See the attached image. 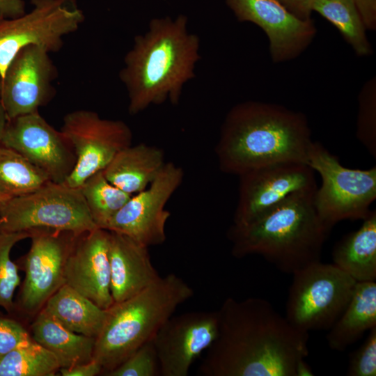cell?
<instances>
[{"label":"cell","instance_id":"6da1fadb","mask_svg":"<svg viewBox=\"0 0 376 376\" xmlns=\"http://www.w3.org/2000/svg\"><path fill=\"white\" fill-rule=\"evenodd\" d=\"M216 338L198 367L203 376H295L308 355V333L299 330L266 299L226 298Z\"/></svg>","mask_w":376,"mask_h":376},{"label":"cell","instance_id":"7a4b0ae2","mask_svg":"<svg viewBox=\"0 0 376 376\" xmlns=\"http://www.w3.org/2000/svg\"><path fill=\"white\" fill-rule=\"evenodd\" d=\"M312 141L302 113L275 104L246 102L228 113L215 152L221 172L239 175L274 163L307 164Z\"/></svg>","mask_w":376,"mask_h":376},{"label":"cell","instance_id":"3957f363","mask_svg":"<svg viewBox=\"0 0 376 376\" xmlns=\"http://www.w3.org/2000/svg\"><path fill=\"white\" fill-rule=\"evenodd\" d=\"M187 18L154 19L148 31L137 36L120 72L129 97L128 110L136 114L151 104L180 99L184 84L194 76L199 59L198 38L189 33Z\"/></svg>","mask_w":376,"mask_h":376},{"label":"cell","instance_id":"277c9868","mask_svg":"<svg viewBox=\"0 0 376 376\" xmlns=\"http://www.w3.org/2000/svg\"><path fill=\"white\" fill-rule=\"evenodd\" d=\"M315 190L295 192L257 219L233 224L228 231L233 256L259 255L292 275L320 261L330 230L316 212Z\"/></svg>","mask_w":376,"mask_h":376},{"label":"cell","instance_id":"5b68a950","mask_svg":"<svg viewBox=\"0 0 376 376\" xmlns=\"http://www.w3.org/2000/svg\"><path fill=\"white\" fill-rule=\"evenodd\" d=\"M194 290L175 274L160 277L134 296L107 308L105 324L95 338L93 359L103 373L114 369L151 340Z\"/></svg>","mask_w":376,"mask_h":376},{"label":"cell","instance_id":"8992f818","mask_svg":"<svg viewBox=\"0 0 376 376\" xmlns=\"http://www.w3.org/2000/svg\"><path fill=\"white\" fill-rule=\"evenodd\" d=\"M307 164L320 175L314 205L330 230L340 221L363 220L368 216L376 199V166L366 170L345 167L318 141L310 146Z\"/></svg>","mask_w":376,"mask_h":376},{"label":"cell","instance_id":"52a82bcc","mask_svg":"<svg viewBox=\"0 0 376 376\" xmlns=\"http://www.w3.org/2000/svg\"><path fill=\"white\" fill-rule=\"evenodd\" d=\"M356 283L333 263L311 264L292 274L285 318L304 332L329 330L345 309Z\"/></svg>","mask_w":376,"mask_h":376},{"label":"cell","instance_id":"ba28073f","mask_svg":"<svg viewBox=\"0 0 376 376\" xmlns=\"http://www.w3.org/2000/svg\"><path fill=\"white\" fill-rule=\"evenodd\" d=\"M97 228L80 188L49 181L30 194L0 201V231L49 228L80 235Z\"/></svg>","mask_w":376,"mask_h":376},{"label":"cell","instance_id":"9c48e42d","mask_svg":"<svg viewBox=\"0 0 376 376\" xmlns=\"http://www.w3.org/2000/svg\"><path fill=\"white\" fill-rule=\"evenodd\" d=\"M29 13L0 20V79L12 60L23 48L40 47L56 52L63 37L75 32L84 14L75 0H31Z\"/></svg>","mask_w":376,"mask_h":376},{"label":"cell","instance_id":"30bf717a","mask_svg":"<svg viewBox=\"0 0 376 376\" xmlns=\"http://www.w3.org/2000/svg\"><path fill=\"white\" fill-rule=\"evenodd\" d=\"M30 230L31 246L22 262L25 276L15 301L14 314L34 318L65 284V263L79 235L49 228Z\"/></svg>","mask_w":376,"mask_h":376},{"label":"cell","instance_id":"8fae6325","mask_svg":"<svg viewBox=\"0 0 376 376\" xmlns=\"http://www.w3.org/2000/svg\"><path fill=\"white\" fill-rule=\"evenodd\" d=\"M61 132L76 156L75 167L63 183L73 188H79L91 175L103 171L121 150L132 145L133 139L123 121L102 118L86 109L67 113Z\"/></svg>","mask_w":376,"mask_h":376},{"label":"cell","instance_id":"7c38bea8","mask_svg":"<svg viewBox=\"0 0 376 376\" xmlns=\"http://www.w3.org/2000/svg\"><path fill=\"white\" fill-rule=\"evenodd\" d=\"M183 178L180 166L166 162L149 186L132 195L105 229L125 235L147 247L162 244L170 217L166 205Z\"/></svg>","mask_w":376,"mask_h":376},{"label":"cell","instance_id":"4fadbf2b","mask_svg":"<svg viewBox=\"0 0 376 376\" xmlns=\"http://www.w3.org/2000/svg\"><path fill=\"white\" fill-rule=\"evenodd\" d=\"M314 172L306 163L285 162L239 175L233 224H244L257 219L295 192L315 190Z\"/></svg>","mask_w":376,"mask_h":376},{"label":"cell","instance_id":"5bb4252c","mask_svg":"<svg viewBox=\"0 0 376 376\" xmlns=\"http://www.w3.org/2000/svg\"><path fill=\"white\" fill-rule=\"evenodd\" d=\"M0 142L18 152L55 183L63 184L76 163L69 141L38 111L8 120Z\"/></svg>","mask_w":376,"mask_h":376},{"label":"cell","instance_id":"9a60e30c","mask_svg":"<svg viewBox=\"0 0 376 376\" xmlns=\"http://www.w3.org/2000/svg\"><path fill=\"white\" fill-rule=\"evenodd\" d=\"M218 311L171 316L152 339L162 376H187L191 366L216 338Z\"/></svg>","mask_w":376,"mask_h":376},{"label":"cell","instance_id":"2e32d148","mask_svg":"<svg viewBox=\"0 0 376 376\" xmlns=\"http://www.w3.org/2000/svg\"><path fill=\"white\" fill-rule=\"evenodd\" d=\"M49 54L37 46L22 49L0 79V99L8 120L38 111L53 97L57 70Z\"/></svg>","mask_w":376,"mask_h":376},{"label":"cell","instance_id":"e0dca14e","mask_svg":"<svg viewBox=\"0 0 376 376\" xmlns=\"http://www.w3.org/2000/svg\"><path fill=\"white\" fill-rule=\"evenodd\" d=\"M240 21L253 22L269 38L270 51L276 62L296 57L312 41L316 32L311 19L291 13L278 0H226Z\"/></svg>","mask_w":376,"mask_h":376},{"label":"cell","instance_id":"ac0fdd59","mask_svg":"<svg viewBox=\"0 0 376 376\" xmlns=\"http://www.w3.org/2000/svg\"><path fill=\"white\" fill-rule=\"evenodd\" d=\"M65 281L98 306L113 305L109 230L97 228L77 237L65 263Z\"/></svg>","mask_w":376,"mask_h":376},{"label":"cell","instance_id":"d6986e66","mask_svg":"<svg viewBox=\"0 0 376 376\" xmlns=\"http://www.w3.org/2000/svg\"><path fill=\"white\" fill-rule=\"evenodd\" d=\"M109 261L114 303L134 296L161 277L152 264L148 247L113 231H109Z\"/></svg>","mask_w":376,"mask_h":376},{"label":"cell","instance_id":"ffe728a7","mask_svg":"<svg viewBox=\"0 0 376 376\" xmlns=\"http://www.w3.org/2000/svg\"><path fill=\"white\" fill-rule=\"evenodd\" d=\"M165 163L161 148L141 143L121 150L103 173L112 185L134 195L149 186Z\"/></svg>","mask_w":376,"mask_h":376},{"label":"cell","instance_id":"44dd1931","mask_svg":"<svg viewBox=\"0 0 376 376\" xmlns=\"http://www.w3.org/2000/svg\"><path fill=\"white\" fill-rule=\"evenodd\" d=\"M360 228L334 246L333 264L357 282L376 280V211L371 210Z\"/></svg>","mask_w":376,"mask_h":376},{"label":"cell","instance_id":"7402d4cb","mask_svg":"<svg viewBox=\"0 0 376 376\" xmlns=\"http://www.w3.org/2000/svg\"><path fill=\"white\" fill-rule=\"evenodd\" d=\"M376 327V283L357 282L345 309L329 329L328 346L342 352Z\"/></svg>","mask_w":376,"mask_h":376},{"label":"cell","instance_id":"603a6c76","mask_svg":"<svg viewBox=\"0 0 376 376\" xmlns=\"http://www.w3.org/2000/svg\"><path fill=\"white\" fill-rule=\"evenodd\" d=\"M31 336L52 352L61 368H70L93 359L95 338L63 327L42 309L31 325Z\"/></svg>","mask_w":376,"mask_h":376},{"label":"cell","instance_id":"cb8c5ba5","mask_svg":"<svg viewBox=\"0 0 376 376\" xmlns=\"http://www.w3.org/2000/svg\"><path fill=\"white\" fill-rule=\"evenodd\" d=\"M42 309L69 330L96 338L105 324L108 311L67 284L62 285Z\"/></svg>","mask_w":376,"mask_h":376},{"label":"cell","instance_id":"d4e9b609","mask_svg":"<svg viewBox=\"0 0 376 376\" xmlns=\"http://www.w3.org/2000/svg\"><path fill=\"white\" fill-rule=\"evenodd\" d=\"M49 181L43 171L0 142V194L9 198L24 196Z\"/></svg>","mask_w":376,"mask_h":376},{"label":"cell","instance_id":"484cf974","mask_svg":"<svg viewBox=\"0 0 376 376\" xmlns=\"http://www.w3.org/2000/svg\"><path fill=\"white\" fill-rule=\"evenodd\" d=\"M60 368L56 356L32 337L0 359V376H52Z\"/></svg>","mask_w":376,"mask_h":376},{"label":"cell","instance_id":"4316f807","mask_svg":"<svg viewBox=\"0 0 376 376\" xmlns=\"http://www.w3.org/2000/svg\"><path fill=\"white\" fill-rule=\"evenodd\" d=\"M79 188L94 223L102 229L132 196L109 182L103 171L91 175Z\"/></svg>","mask_w":376,"mask_h":376},{"label":"cell","instance_id":"83f0119b","mask_svg":"<svg viewBox=\"0 0 376 376\" xmlns=\"http://www.w3.org/2000/svg\"><path fill=\"white\" fill-rule=\"evenodd\" d=\"M312 8L338 28L358 55L370 53L366 27L352 0H314Z\"/></svg>","mask_w":376,"mask_h":376},{"label":"cell","instance_id":"f1b7e54d","mask_svg":"<svg viewBox=\"0 0 376 376\" xmlns=\"http://www.w3.org/2000/svg\"><path fill=\"white\" fill-rule=\"evenodd\" d=\"M31 235V230L0 231V307L12 315L15 313L14 294L20 285L21 278L18 265L10 258V252L18 242L29 238Z\"/></svg>","mask_w":376,"mask_h":376},{"label":"cell","instance_id":"f546056e","mask_svg":"<svg viewBox=\"0 0 376 376\" xmlns=\"http://www.w3.org/2000/svg\"><path fill=\"white\" fill-rule=\"evenodd\" d=\"M104 375L107 376L159 375L158 358L152 340L144 343L119 366Z\"/></svg>","mask_w":376,"mask_h":376},{"label":"cell","instance_id":"4dcf8cb0","mask_svg":"<svg viewBox=\"0 0 376 376\" xmlns=\"http://www.w3.org/2000/svg\"><path fill=\"white\" fill-rule=\"evenodd\" d=\"M347 374L350 376L376 375V327L369 331L363 344L350 356Z\"/></svg>","mask_w":376,"mask_h":376},{"label":"cell","instance_id":"1f68e13d","mask_svg":"<svg viewBox=\"0 0 376 376\" xmlns=\"http://www.w3.org/2000/svg\"><path fill=\"white\" fill-rule=\"evenodd\" d=\"M358 120L357 137L372 156H376L375 102L373 93L362 95Z\"/></svg>","mask_w":376,"mask_h":376},{"label":"cell","instance_id":"d6a6232c","mask_svg":"<svg viewBox=\"0 0 376 376\" xmlns=\"http://www.w3.org/2000/svg\"><path fill=\"white\" fill-rule=\"evenodd\" d=\"M31 337L30 332L14 315L0 312V359Z\"/></svg>","mask_w":376,"mask_h":376},{"label":"cell","instance_id":"836d02e7","mask_svg":"<svg viewBox=\"0 0 376 376\" xmlns=\"http://www.w3.org/2000/svg\"><path fill=\"white\" fill-rule=\"evenodd\" d=\"M62 376H95L103 372L102 366L95 359L70 368H61Z\"/></svg>","mask_w":376,"mask_h":376},{"label":"cell","instance_id":"e575fe53","mask_svg":"<svg viewBox=\"0 0 376 376\" xmlns=\"http://www.w3.org/2000/svg\"><path fill=\"white\" fill-rule=\"evenodd\" d=\"M355 5L366 28L376 27V0H352Z\"/></svg>","mask_w":376,"mask_h":376},{"label":"cell","instance_id":"d590c367","mask_svg":"<svg viewBox=\"0 0 376 376\" xmlns=\"http://www.w3.org/2000/svg\"><path fill=\"white\" fill-rule=\"evenodd\" d=\"M291 13L304 20L311 19L314 0H278Z\"/></svg>","mask_w":376,"mask_h":376},{"label":"cell","instance_id":"8d00e7d4","mask_svg":"<svg viewBox=\"0 0 376 376\" xmlns=\"http://www.w3.org/2000/svg\"><path fill=\"white\" fill-rule=\"evenodd\" d=\"M25 6L23 0H0V20L22 15L26 13Z\"/></svg>","mask_w":376,"mask_h":376},{"label":"cell","instance_id":"74e56055","mask_svg":"<svg viewBox=\"0 0 376 376\" xmlns=\"http://www.w3.org/2000/svg\"><path fill=\"white\" fill-rule=\"evenodd\" d=\"M314 375L312 368L305 361L304 359H300L295 368V376H311Z\"/></svg>","mask_w":376,"mask_h":376},{"label":"cell","instance_id":"f35d334b","mask_svg":"<svg viewBox=\"0 0 376 376\" xmlns=\"http://www.w3.org/2000/svg\"><path fill=\"white\" fill-rule=\"evenodd\" d=\"M8 118L0 99V140L4 133Z\"/></svg>","mask_w":376,"mask_h":376},{"label":"cell","instance_id":"ab89813d","mask_svg":"<svg viewBox=\"0 0 376 376\" xmlns=\"http://www.w3.org/2000/svg\"><path fill=\"white\" fill-rule=\"evenodd\" d=\"M8 198H10L0 194V201H5V200L8 199Z\"/></svg>","mask_w":376,"mask_h":376}]
</instances>
